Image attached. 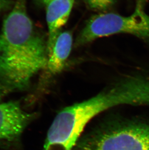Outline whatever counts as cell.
I'll return each mask as SVG.
<instances>
[{
  "instance_id": "obj_1",
  "label": "cell",
  "mask_w": 149,
  "mask_h": 150,
  "mask_svg": "<svg viewBox=\"0 0 149 150\" xmlns=\"http://www.w3.org/2000/svg\"><path fill=\"white\" fill-rule=\"evenodd\" d=\"M47 62V45L27 14L25 0H17L0 33V102L28 90Z\"/></svg>"
},
{
  "instance_id": "obj_2",
  "label": "cell",
  "mask_w": 149,
  "mask_h": 150,
  "mask_svg": "<svg viewBox=\"0 0 149 150\" xmlns=\"http://www.w3.org/2000/svg\"><path fill=\"white\" fill-rule=\"evenodd\" d=\"M149 105L148 82L143 71L125 75L97 95L65 108L48 131L44 150H72L85 127L94 117L120 105Z\"/></svg>"
},
{
  "instance_id": "obj_3",
  "label": "cell",
  "mask_w": 149,
  "mask_h": 150,
  "mask_svg": "<svg viewBox=\"0 0 149 150\" xmlns=\"http://www.w3.org/2000/svg\"><path fill=\"white\" fill-rule=\"evenodd\" d=\"M72 150H149V123L119 120L96 128Z\"/></svg>"
},
{
  "instance_id": "obj_4",
  "label": "cell",
  "mask_w": 149,
  "mask_h": 150,
  "mask_svg": "<svg viewBox=\"0 0 149 150\" xmlns=\"http://www.w3.org/2000/svg\"><path fill=\"white\" fill-rule=\"evenodd\" d=\"M119 34H129L149 42V15L144 8L136 6L127 16L112 12L94 15L88 20L74 46L81 47L98 38Z\"/></svg>"
},
{
  "instance_id": "obj_5",
  "label": "cell",
  "mask_w": 149,
  "mask_h": 150,
  "mask_svg": "<svg viewBox=\"0 0 149 150\" xmlns=\"http://www.w3.org/2000/svg\"><path fill=\"white\" fill-rule=\"evenodd\" d=\"M37 116V112L24 110L18 100L0 102V148L20 149L23 132Z\"/></svg>"
},
{
  "instance_id": "obj_6",
  "label": "cell",
  "mask_w": 149,
  "mask_h": 150,
  "mask_svg": "<svg viewBox=\"0 0 149 150\" xmlns=\"http://www.w3.org/2000/svg\"><path fill=\"white\" fill-rule=\"evenodd\" d=\"M76 0H52L46 6V21L48 30L47 52L53 45L62 27L68 20Z\"/></svg>"
},
{
  "instance_id": "obj_7",
  "label": "cell",
  "mask_w": 149,
  "mask_h": 150,
  "mask_svg": "<svg viewBox=\"0 0 149 150\" xmlns=\"http://www.w3.org/2000/svg\"><path fill=\"white\" fill-rule=\"evenodd\" d=\"M73 44L72 32H60L53 45L48 53L46 72L51 76L56 75L63 71L69 57Z\"/></svg>"
},
{
  "instance_id": "obj_8",
  "label": "cell",
  "mask_w": 149,
  "mask_h": 150,
  "mask_svg": "<svg viewBox=\"0 0 149 150\" xmlns=\"http://www.w3.org/2000/svg\"><path fill=\"white\" fill-rule=\"evenodd\" d=\"M117 0H83L87 7L95 11L103 12L110 9Z\"/></svg>"
},
{
  "instance_id": "obj_9",
  "label": "cell",
  "mask_w": 149,
  "mask_h": 150,
  "mask_svg": "<svg viewBox=\"0 0 149 150\" xmlns=\"http://www.w3.org/2000/svg\"><path fill=\"white\" fill-rule=\"evenodd\" d=\"M14 4V2L10 0H0V13L13 7Z\"/></svg>"
},
{
  "instance_id": "obj_10",
  "label": "cell",
  "mask_w": 149,
  "mask_h": 150,
  "mask_svg": "<svg viewBox=\"0 0 149 150\" xmlns=\"http://www.w3.org/2000/svg\"><path fill=\"white\" fill-rule=\"evenodd\" d=\"M149 1V0H136V6L144 8L145 4Z\"/></svg>"
},
{
  "instance_id": "obj_11",
  "label": "cell",
  "mask_w": 149,
  "mask_h": 150,
  "mask_svg": "<svg viewBox=\"0 0 149 150\" xmlns=\"http://www.w3.org/2000/svg\"><path fill=\"white\" fill-rule=\"evenodd\" d=\"M38 2L40 4H44L45 6L48 4V3H49L50 1H51L52 0H37Z\"/></svg>"
}]
</instances>
